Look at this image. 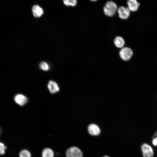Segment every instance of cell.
<instances>
[{"instance_id":"obj_1","label":"cell","mask_w":157,"mask_h":157,"mask_svg":"<svg viewBox=\"0 0 157 157\" xmlns=\"http://www.w3.org/2000/svg\"><path fill=\"white\" fill-rule=\"evenodd\" d=\"M117 10V4L112 1L107 2L103 8L104 13L109 17H112L114 15Z\"/></svg>"},{"instance_id":"obj_2","label":"cell","mask_w":157,"mask_h":157,"mask_svg":"<svg viewBox=\"0 0 157 157\" xmlns=\"http://www.w3.org/2000/svg\"><path fill=\"white\" fill-rule=\"evenodd\" d=\"M141 150L143 157H153L154 152L152 147L149 144L144 143L141 146Z\"/></svg>"},{"instance_id":"obj_3","label":"cell","mask_w":157,"mask_h":157,"mask_svg":"<svg viewBox=\"0 0 157 157\" xmlns=\"http://www.w3.org/2000/svg\"><path fill=\"white\" fill-rule=\"evenodd\" d=\"M66 157H83L81 151L76 147H72L66 150L65 153Z\"/></svg>"},{"instance_id":"obj_4","label":"cell","mask_w":157,"mask_h":157,"mask_svg":"<svg viewBox=\"0 0 157 157\" xmlns=\"http://www.w3.org/2000/svg\"><path fill=\"white\" fill-rule=\"evenodd\" d=\"M133 54L132 49L128 47H123L120 50L119 55L122 59L128 61L132 57Z\"/></svg>"},{"instance_id":"obj_5","label":"cell","mask_w":157,"mask_h":157,"mask_svg":"<svg viewBox=\"0 0 157 157\" xmlns=\"http://www.w3.org/2000/svg\"><path fill=\"white\" fill-rule=\"evenodd\" d=\"M130 11L128 8L123 6H120L117 9L119 17L124 19L129 18L130 15Z\"/></svg>"},{"instance_id":"obj_6","label":"cell","mask_w":157,"mask_h":157,"mask_svg":"<svg viewBox=\"0 0 157 157\" xmlns=\"http://www.w3.org/2000/svg\"><path fill=\"white\" fill-rule=\"evenodd\" d=\"M14 99L15 102L20 106L24 105L28 101L26 97L21 94H18L15 95Z\"/></svg>"},{"instance_id":"obj_7","label":"cell","mask_w":157,"mask_h":157,"mask_svg":"<svg viewBox=\"0 0 157 157\" xmlns=\"http://www.w3.org/2000/svg\"><path fill=\"white\" fill-rule=\"evenodd\" d=\"M88 130L89 133L91 135L97 136L100 133V130L97 125L92 124L90 125L88 127Z\"/></svg>"},{"instance_id":"obj_8","label":"cell","mask_w":157,"mask_h":157,"mask_svg":"<svg viewBox=\"0 0 157 157\" xmlns=\"http://www.w3.org/2000/svg\"><path fill=\"white\" fill-rule=\"evenodd\" d=\"M127 3L129 9L133 12L137 11L140 6V3L137 0H128Z\"/></svg>"},{"instance_id":"obj_9","label":"cell","mask_w":157,"mask_h":157,"mask_svg":"<svg viewBox=\"0 0 157 157\" xmlns=\"http://www.w3.org/2000/svg\"><path fill=\"white\" fill-rule=\"evenodd\" d=\"M32 11L33 16L35 17H39L43 14V9L39 5H35L32 8Z\"/></svg>"},{"instance_id":"obj_10","label":"cell","mask_w":157,"mask_h":157,"mask_svg":"<svg viewBox=\"0 0 157 157\" xmlns=\"http://www.w3.org/2000/svg\"><path fill=\"white\" fill-rule=\"evenodd\" d=\"M48 88L50 92L52 94L58 92L59 90V86L55 81H50L48 84Z\"/></svg>"},{"instance_id":"obj_11","label":"cell","mask_w":157,"mask_h":157,"mask_svg":"<svg viewBox=\"0 0 157 157\" xmlns=\"http://www.w3.org/2000/svg\"><path fill=\"white\" fill-rule=\"evenodd\" d=\"M114 43L117 47L120 48L123 47L125 44L124 40L120 36H117L115 38Z\"/></svg>"},{"instance_id":"obj_12","label":"cell","mask_w":157,"mask_h":157,"mask_svg":"<svg viewBox=\"0 0 157 157\" xmlns=\"http://www.w3.org/2000/svg\"><path fill=\"white\" fill-rule=\"evenodd\" d=\"M42 156V157H54V153L51 148H46L43 150Z\"/></svg>"},{"instance_id":"obj_13","label":"cell","mask_w":157,"mask_h":157,"mask_svg":"<svg viewBox=\"0 0 157 157\" xmlns=\"http://www.w3.org/2000/svg\"><path fill=\"white\" fill-rule=\"evenodd\" d=\"M19 157H31V154L27 150L23 149L19 152Z\"/></svg>"},{"instance_id":"obj_14","label":"cell","mask_w":157,"mask_h":157,"mask_svg":"<svg viewBox=\"0 0 157 157\" xmlns=\"http://www.w3.org/2000/svg\"><path fill=\"white\" fill-rule=\"evenodd\" d=\"M64 4L67 6H75L77 3V0H63Z\"/></svg>"},{"instance_id":"obj_15","label":"cell","mask_w":157,"mask_h":157,"mask_svg":"<svg viewBox=\"0 0 157 157\" xmlns=\"http://www.w3.org/2000/svg\"><path fill=\"white\" fill-rule=\"evenodd\" d=\"M40 67L41 69L44 71H47L49 69L48 65L45 62H41L40 64Z\"/></svg>"},{"instance_id":"obj_16","label":"cell","mask_w":157,"mask_h":157,"mask_svg":"<svg viewBox=\"0 0 157 157\" xmlns=\"http://www.w3.org/2000/svg\"><path fill=\"white\" fill-rule=\"evenodd\" d=\"M7 147L3 142H0V155H3L5 154V150Z\"/></svg>"},{"instance_id":"obj_17","label":"cell","mask_w":157,"mask_h":157,"mask_svg":"<svg viewBox=\"0 0 157 157\" xmlns=\"http://www.w3.org/2000/svg\"><path fill=\"white\" fill-rule=\"evenodd\" d=\"M152 138V143L153 145L155 147H157V137Z\"/></svg>"},{"instance_id":"obj_18","label":"cell","mask_w":157,"mask_h":157,"mask_svg":"<svg viewBox=\"0 0 157 157\" xmlns=\"http://www.w3.org/2000/svg\"><path fill=\"white\" fill-rule=\"evenodd\" d=\"M156 137H157V131L155 133L152 138H154Z\"/></svg>"},{"instance_id":"obj_19","label":"cell","mask_w":157,"mask_h":157,"mask_svg":"<svg viewBox=\"0 0 157 157\" xmlns=\"http://www.w3.org/2000/svg\"><path fill=\"white\" fill-rule=\"evenodd\" d=\"M1 132H2V129L1 127L0 126V136L1 135Z\"/></svg>"},{"instance_id":"obj_20","label":"cell","mask_w":157,"mask_h":157,"mask_svg":"<svg viewBox=\"0 0 157 157\" xmlns=\"http://www.w3.org/2000/svg\"><path fill=\"white\" fill-rule=\"evenodd\" d=\"M90 0L92 1H97L98 0Z\"/></svg>"},{"instance_id":"obj_21","label":"cell","mask_w":157,"mask_h":157,"mask_svg":"<svg viewBox=\"0 0 157 157\" xmlns=\"http://www.w3.org/2000/svg\"><path fill=\"white\" fill-rule=\"evenodd\" d=\"M108 157V156H104V157Z\"/></svg>"}]
</instances>
